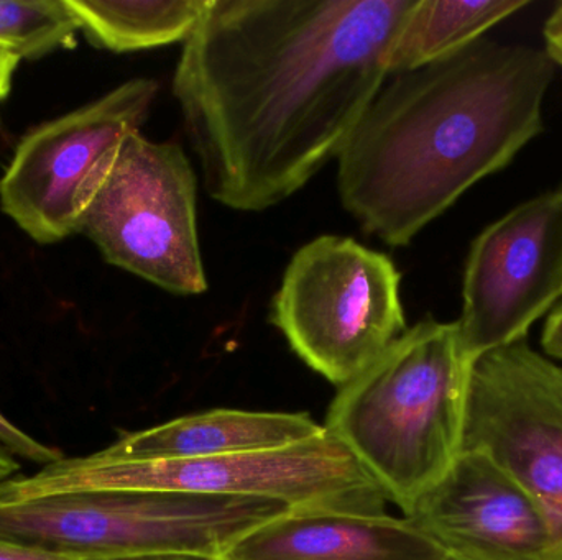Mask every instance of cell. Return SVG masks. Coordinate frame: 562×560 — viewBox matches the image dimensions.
Instances as JSON below:
<instances>
[{"label": "cell", "mask_w": 562, "mask_h": 560, "mask_svg": "<svg viewBox=\"0 0 562 560\" xmlns=\"http://www.w3.org/2000/svg\"><path fill=\"white\" fill-rule=\"evenodd\" d=\"M0 560H81L0 538Z\"/></svg>", "instance_id": "cell-20"}, {"label": "cell", "mask_w": 562, "mask_h": 560, "mask_svg": "<svg viewBox=\"0 0 562 560\" xmlns=\"http://www.w3.org/2000/svg\"><path fill=\"white\" fill-rule=\"evenodd\" d=\"M400 283L385 253L321 236L284 270L270 321L311 370L342 387L406 331Z\"/></svg>", "instance_id": "cell-6"}, {"label": "cell", "mask_w": 562, "mask_h": 560, "mask_svg": "<svg viewBox=\"0 0 562 560\" xmlns=\"http://www.w3.org/2000/svg\"><path fill=\"white\" fill-rule=\"evenodd\" d=\"M554 72L544 48L482 38L389 76L337 157L344 209L386 245H408L543 132Z\"/></svg>", "instance_id": "cell-2"}, {"label": "cell", "mask_w": 562, "mask_h": 560, "mask_svg": "<svg viewBox=\"0 0 562 560\" xmlns=\"http://www.w3.org/2000/svg\"><path fill=\"white\" fill-rule=\"evenodd\" d=\"M19 472V460H16L15 457L10 456L7 450H3L2 447H0V483L12 479V477H15Z\"/></svg>", "instance_id": "cell-23"}, {"label": "cell", "mask_w": 562, "mask_h": 560, "mask_svg": "<svg viewBox=\"0 0 562 560\" xmlns=\"http://www.w3.org/2000/svg\"><path fill=\"white\" fill-rule=\"evenodd\" d=\"M544 52L562 69V3L548 16L543 26Z\"/></svg>", "instance_id": "cell-19"}, {"label": "cell", "mask_w": 562, "mask_h": 560, "mask_svg": "<svg viewBox=\"0 0 562 560\" xmlns=\"http://www.w3.org/2000/svg\"><path fill=\"white\" fill-rule=\"evenodd\" d=\"M415 2L211 0L173 76L207 194L262 213L339 157Z\"/></svg>", "instance_id": "cell-1"}, {"label": "cell", "mask_w": 562, "mask_h": 560, "mask_svg": "<svg viewBox=\"0 0 562 560\" xmlns=\"http://www.w3.org/2000/svg\"><path fill=\"white\" fill-rule=\"evenodd\" d=\"M158 91L155 79H131L32 128L0 178L3 214L38 243L78 233L119 145L147 122Z\"/></svg>", "instance_id": "cell-8"}, {"label": "cell", "mask_w": 562, "mask_h": 560, "mask_svg": "<svg viewBox=\"0 0 562 560\" xmlns=\"http://www.w3.org/2000/svg\"><path fill=\"white\" fill-rule=\"evenodd\" d=\"M273 500L91 490L0 505V538L81 560L160 552L223 556L288 512Z\"/></svg>", "instance_id": "cell-5"}, {"label": "cell", "mask_w": 562, "mask_h": 560, "mask_svg": "<svg viewBox=\"0 0 562 560\" xmlns=\"http://www.w3.org/2000/svg\"><path fill=\"white\" fill-rule=\"evenodd\" d=\"M436 560H452V559H449V558H441V559H436Z\"/></svg>", "instance_id": "cell-25"}, {"label": "cell", "mask_w": 562, "mask_h": 560, "mask_svg": "<svg viewBox=\"0 0 562 560\" xmlns=\"http://www.w3.org/2000/svg\"><path fill=\"white\" fill-rule=\"evenodd\" d=\"M458 321L469 364L525 341L562 301V187L505 214L472 243Z\"/></svg>", "instance_id": "cell-9"}, {"label": "cell", "mask_w": 562, "mask_h": 560, "mask_svg": "<svg viewBox=\"0 0 562 560\" xmlns=\"http://www.w3.org/2000/svg\"><path fill=\"white\" fill-rule=\"evenodd\" d=\"M91 560H227L223 556L198 555V552H160V555L127 556V558Z\"/></svg>", "instance_id": "cell-22"}, {"label": "cell", "mask_w": 562, "mask_h": 560, "mask_svg": "<svg viewBox=\"0 0 562 560\" xmlns=\"http://www.w3.org/2000/svg\"><path fill=\"white\" fill-rule=\"evenodd\" d=\"M550 560H562V548Z\"/></svg>", "instance_id": "cell-24"}, {"label": "cell", "mask_w": 562, "mask_h": 560, "mask_svg": "<svg viewBox=\"0 0 562 560\" xmlns=\"http://www.w3.org/2000/svg\"><path fill=\"white\" fill-rule=\"evenodd\" d=\"M79 233L111 265L165 292L203 295L198 178L183 148L132 132L119 145Z\"/></svg>", "instance_id": "cell-7"}, {"label": "cell", "mask_w": 562, "mask_h": 560, "mask_svg": "<svg viewBox=\"0 0 562 560\" xmlns=\"http://www.w3.org/2000/svg\"><path fill=\"white\" fill-rule=\"evenodd\" d=\"M81 32L66 0H0V46L20 58H40L72 48Z\"/></svg>", "instance_id": "cell-16"}, {"label": "cell", "mask_w": 562, "mask_h": 560, "mask_svg": "<svg viewBox=\"0 0 562 560\" xmlns=\"http://www.w3.org/2000/svg\"><path fill=\"white\" fill-rule=\"evenodd\" d=\"M91 490H165L243 496L283 503L290 510L385 512V493L356 457L324 427L306 443L267 453L194 460L111 462L91 454L63 457L29 477L0 483V505Z\"/></svg>", "instance_id": "cell-4"}, {"label": "cell", "mask_w": 562, "mask_h": 560, "mask_svg": "<svg viewBox=\"0 0 562 560\" xmlns=\"http://www.w3.org/2000/svg\"><path fill=\"white\" fill-rule=\"evenodd\" d=\"M471 367L458 321L426 318L330 403L324 427L405 516L462 453Z\"/></svg>", "instance_id": "cell-3"}, {"label": "cell", "mask_w": 562, "mask_h": 560, "mask_svg": "<svg viewBox=\"0 0 562 560\" xmlns=\"http://www.w3.org/2000/svg\"><path fill=\"white\" fill-rule=\"evenodd\" d=\"M81 32L114 53L184 43L211 0H66Z\"/></svg>", "instance_id": "cell-15"}, {"label": "cell", "mask_w": 562, "mask_h": 560, "mask_svg": "<svg viewBox=\"0 0 562 560\" xmlns=\"http://www.w3.org/2000/svg\"><path fill=\"white\" fill-rule=\"evenodd\" d=\"M528 0H416L389 56V76L415 71L474 45Z\"/></svg>", "instance_id": "cell-14"}, {"label": "cell", "mask_w": 562, "mask_h": 560, "mask_svg": "<svg viewBox=\"0 0 562 560\" xmlns=\"http://www.w3.org/2000/svg\"><path fill=\"white\" fill-rule=\"evenodd\" d=\"M321 433L324 426L306 413L217 408L122 434L94 454L111 462L210 459L284 449Z\"/></svg>", "instance_id": "cell-13"}, {"label": "cell", "mask_w": 562, "mask_h": 560, "mask_svg": "<svg viewBox=\"0 0 562 560\" xmlns=\"http://www.w3.org/2000/svg\"><path fill=\"white\" fill-rule=\"evenodd\" d=\"M446 558L409 519L356 510H288L244 536L227 560Z\"/></svg>", "instance_id": "cell-12"}, {"label": "cell", "mask_w": 562, "mask_h": 560, "mask_svg": "<svg viewBox=\"0 0 562 560\" xmlns=\"http://www.w3.org/2000/svg\"><path fill=\"white\" fill-rule=\"evenodd\" d=\"M0 447L10 456L20 457L42 467L58 462L65 457L61 450L40 443L35 437L29 436L25 431L16 427L12 421L7 420L2 411H0Z\"/></svg>", "instance_id": "cell-17"}, {"label": "cell", "mask_w": 562, "mask_h": 560, "mask_svg": "<svg viewBox=\"0 0 562 560\" xmlns=\"http://www.w3.org/2000/svg\"><path fill=\"white\" fill-rule=\"evenodd\" d=\"M462 450L487 454L562 536V365L525 341L472 364Z\"/></svg>", "instance_id": "cell-10"}, {"label": "cell", "mask_w": 562, "mask_h": 560, "mask_svg": "<svg viewBox=\"0 0 562 560\" xmlns=\"http://www.w3.org/2000/svg\"><path fill=\"white\" fill-rule=\"evenodd\" d=\"M20 59L22 58L19 55L0 46V104L12 89L13 75H15Z\"/></svg>", "instance_id": "cell-21"}, {"label": "cell", "mask_w": 562, "mask_h": 560, "mask_svg": "<svg viewBox=\"0 0 562 560\" xmlns=\"http://www.w3.org/2000/svg\"><path fill=\"white\" fill-rule=\"evenodd\" d=\"M541 347L548 357L562 362V301L547 316L541 334Z\"/></svg>", "instance_id": "cell-18"}, {"label": "cell", "mask_w": 562, "mask_h": 560, "mask_svg": "<svg viewBox=\"0 0 562 560\" xmlns=\"http://www.w3.org/2000/svg\"><path fill=\"white\" fill-rule=\"evenodd\" d=\"M405 518L452 560H550L562 548L540 502L477 450H462Z\"/></svg>", "instance_id": "cell-11"}]
</instances>
